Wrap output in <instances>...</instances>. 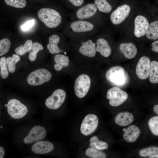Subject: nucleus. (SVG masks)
<instances>
[{
	"mask_svg": "<svg viewBox=\"0 0 158 158\" xmlns=\"http://www.w3.org/2000/svg\"><path fill=\"white\" fill-rule=\"evenodd\" d=\"M70 49L77 59H92L97 56L94 36L89 37L69 38Z\"/></svg>",
	"mask_w": 158,
	"mask_h": 158,
	"instance_id": "f257e3e1",
	"label": "nucleus"
},
{
	"mask_svg": "<svg viewBox=\"0 0 158 158\" xmlns=\"http://www.w3.org/2000/svg\"><path fill=\"white\" fill-rule=\"evenodd\" d=\"M99 27L93 23L82 20H71L65 28V33L69 38L89 37L96 35Z\"/></svg>",
	"mask_w": 158,
	"mask_h": 158,
	"instance_id": "f03ea898",
	"label": "nucleus"
},
{
	"mask_svg": "<svg viewBox=\"0 0 158 158\" xmlns=\"http://www.w3.org/2000/svg\"><path fill=\"white\" fill-rule=\"evenodd\" d=\"M102 14L94 3H89L74 10L70 14L69 17L71 20L87 21L99 27L101 23Z\"/></svg>",
	"mask_w": 158,
	"mask_h": 158,
	"instance_id": "7ed1b4c3",
	"label": "nucleus"
},
{
	"mask_svg": "<svg viewBox=\"0 0 158 158\" xmlns=\"http://www.w3.org/2000/svg\"><path fill=\"white\" fill-rule=\"evenodd\" d=\"M39 19L48 28L55 29L60 26L63 21L60 12L54 8H43L37 13Z\"/></svg>",
	"mask_w": 158,
	"mask_h": 158,
	"instance_id": "20e7f679",
	"label": "nucleus"
},
{
	"mask_svg": "<svg viewBox=\"0 0 158 158\" xmlns=\"http://www.w3.org/2000/svg\"><path fill=\"white\" fill-rule=\"evenodd\" d=\"M105 76L111 83L117 85H123L128 82V74L122 67L117 66L111 67L106 72Z\"/></svg>",
	"mask_w": 158,
	"mask_h": 158,
	"instance_id": "39448f33",
	"label": "nucleus"
},
{
	"mask_svg": "<svg viewBox=\"0 0 158 158\" xmlns=\"http://www.w3.org/2000/svg\"><path fill=\"white\" fill-rule=\"evenodd\" d=\"M92 80L88 74L83 73L75 79L74 83V91L76 96L79 98L84 97L90 90Z\"/></svg>",
	"mask_w": 158,
	"mask_h": 158,
	"instance_id": "423d86ee",
	"label": "nucleus"
},
{
	"mask_svg": "<svg viewBox=\"0 0 158 158\" xmlns=\"http://www.w3.org/2000/svg\"><path fill=\"white\" fill-rule=\"evenodd\" d=\"M52 76L51 73L47 70L40 68L31 72L28 75L27 81L30 85H40L49 81Z\"/></svg>",
	"mask_w": 158,
	"mask_h": 158,
	"instance_id": "0eeeda50",
	"label": "nucleus"
},
{
	"mask_svg": "<svg viewBox=\"0 0 158 158\" xmlns=\"http://www.w3.org/2000/svg\"><path fill=\"white\" fill-rule=\"evenodd\" d=\"M7 105L8 112L14 119L21 118L28 113V111L26 106L17 99H10Z\"/></svg>",
	"mask_w": 158,
	"mask_h": 158,
	"instance_id": "6e6552de",
	"label": "nucleus"
},
{
	"mask_svg": "<svg viewBox=\"0 0 158 158\" xmlns=\"http://www.w3.org/2000/svg\"><path fill=\"white\" fill-rule=\"evenodd\" d=\"M128 95L119 88L114 87L109 89L107 94V98L109 100V104L116 107L123 103L128 99Z\"/></svg>",
	"mask_w": 158,
	"mask_h": 158,
	"instance_id": "1a4fd4ad",
	"label": "nucleus"
},
{
	"mask_svg": "<svg viewBox=\"0 0 158 158\" xmlns=\"http://www.w3.org/2000/svg\"><path fill=\"white\" fill-rule=\"evenodd\" d=\"M66 97L65 91L62 89L55 90L45 101L46 107L51 109L59 108L64 102Z\"/></svg>",
	"mask_w": 158,
	"mask_h": 158,
	"instance_id": "9d476101",
	"label": "nucleus"
},
{
	"mask_svg": "<svg viewBox=\"0 0 158 158\" xmlns=\"http://www.w3.org/2000/svg\"><path fill=\"white\" fill-rule=\"evenodd\" d=\"M98 120L96 115L90 114L83 119L80 127L81 133L84 135L88 136L92 133L96 129Z\"/></svg>",
	"mask_w": 158,
	"mask_h": 158,
	"instance_id": "9b49d317",
	"label": "nucleus"
},
{
	"mask_svg": "<svg viewBox=\"0 0 158 158\" xmlns=\"http://www.w3.org/2000/svg\"><path fill=\"white\" fill-rule=\"evenodd\" d=\"M104 36L97 34L94 36L97 55L107 58L111 55L112 49L108 40Z\"/></svg>",
	"mask_w": 158,
	"mask_h": 158,
	"instance_id": "f8f14e48",
	"label": "nucleus"
},
{
	"mask_svg": "<svg viewBox=\"0 0 158 158\" xmlns=\"http://www.w3.org/2000/svg\"><path fill=\"white\" fill-rule=\"evenodd\" d=\"M130 11V6L127 4L118 7L110 14V20L111 23L114 25L120 24L128 16Z\"/></svg>",
	"mask_w": 158,
	"mask_h": 158,
	"instance_id": "ddd939ff",
	"label": "nucleus"
},
{
	"mask_svg": "<svg viewBox=\"0 0 158 158\" xmlns=\"http://www.w3.org/2000/svg\"><path fill=\"white\" fill-rule=\"evenodd\" d=\"M46 132L44 128L40 126L33 127L23 139L24 143L30 144L43 140L46 137Z\"/></svg>",
	"mask_w": 158,
	"mask_h": 158,
	"instance_id": "4468645a",
	"label": "nucleus"
},
{
	"mask_svg": "<svg viewBox=\"0 0 158 158\" xmlns=\"http://www.w3.org/2000/svg\"><path fill=\"white\" fill-rule=\"evenodd\" d=\"M151 61L146 56H143L139 59L137 64L135 72L138 77L141 80H145L149 76Z\"/></svg>",
	"mask_w": 158,
	"mask_h": 158,
	"instance_id": "2eb2a0df",
	"label": "nucleus"
},
{
	"mask_svg": "<svg viewBox=\"0 0 158 158\" xmlns=\"http://www.w3.org/2000/svg\"><path fill=\"white\" fill-rule=\"evenodd\" d=\"M149 25L147 18L142 15H138L134 20V34L138 38L144 36L145 33Z\"/></svg>",
	"mask_w": 158,
	"mask_h": 158,
	"instance_id": "dca6fc26",
	"label": "nucleus"
},
{
	"mask_svg": "<svg viewBox=\"0 0 158 158\" xmlns=\"http://www.w3.org/2000/svg\"><path fill=\"white\" fill-rule=\"evenodd\" d=\"M53 144L48 141H38L31 146L32 152L38 154H44L51 151L54 149Z\"/></svg>",
	"mask_w": 158,
	"mask_h": 158,
	"instance_id": "f3484780",
	"label": "nucleus"
},
{
	"mask_svg": "<svg viewBox=\"0 0 158 158\" xmlns=\"http://www.w3.org/2000/svg\"><path fill=\"white\" fill-rule=\"evenodd\" d=\"M140 133L139 128L135 125H132L124 129L123 137L126 142L132 143L138 138Z\"/></svg>",
	"mask_w": 158,
	"mask_h": 158,
	"instance_id": "a211bd4d",
	"label": "nucleus"
},
{
	"mask_svg": "<svg viewBox=\"0 0 158 158\" xmlns=\"http://www.w3.org/2000/svg\"><path fill=\"white\" fill-rule=\"evenodd\" d=\"M119 49L121 53L127 59L134 58L137 53V48L135 45L131 42L124 43L121 44Z\"/></svg>",
	"mask_w": 158,
	"mask_h": 158,
	"instance_id": "6ab92c4d",
	"label": "nucleus"
},
{
	"mask_svg": "<svg viewBox=\"0 0 158 158\" xmlns=\"http://www.w3.org/2000/svg\"><path fill=\"white\" fill-rule=\"evenodd\" d=\"M60 36L57 34H54L49 37V42L47 45V48L51 54H57L63 52L58 46L61 41Z\"/></svg>",
	"mask_w": 158,
	"mask_h": 158,
	"instance_id": "aec40b11",
	"label": "nucleus"
},
{
	"mask_svg": "<svg viewBox=\"0 0 158 158\" xmlns=\"http://www.w3.org/2000/svg\"><path fill=\"white\" fill-rule=\"evenodd\" d=\"M134 120L133 115L128 112H121L117 114L114 119L115 123L121 126H128Z\"/></svg>",
	"mask_w": 158,
	"mask_h": 158,
	"instance_id": "412c9836",
	"label": "nucleus"
},
{
	"mask_svg": "<svg viewBox=\"0 0 158 158\" xmlns=\"http://www.w3.org/2000/svg\"><path fill=\"white\" fill-rule=\"evenodd\" d=\"M54 61L55 63L54 68L56 71H60L65 67H68L70 64V59L66 54H58L54 56Z\"/></svg>",
	"mask_w": 158,
	"mask_h": 158,
	"instance_id": "4be33fe9",
	"label": "nucleus"
},
{
	"mask_svg": "<svg viewBox=\"0 0 158 158\" xmlns=\"http://www.w3.org/2000/svg\"><path fill=\"white\" fill-rule=\"evenodd\" d=\"M145 35L150 40H155L158 39V21H155L149 24Z\"/></svg>",
	"mask_w": 158,
	"mask_h": 158,
	"instance_id": "5701e85b",
	"label": "nucleus"
},
{
	"mask_svg": "<svg viewBox=\"0 0 158 158\" xmlns=\"http://www.w3.org/2000/svg\"><path fill=\"white\" fill-rule=\"evenodd\" d=\"M94 3L102 13H110L112 11V6L107 0H94Z\"/></svg>",
	"mask_w": 158,
	"mask_h": 158,
	"instance_id": "b1692460",
	"label": "nucleus"
},
{
	"mask_svg": "<svg viewBox=\"0 0 158 158\" xmlns=\"http://www.w3.org/2000/svg\"><path fill=\"white\" fill-rule=\"evenodd\" d=\"M149 81L152 84L158 83V61H151L149 76Z\"/></svg>",
	"mask_w": 158,
	"mask_h": 158,
	"instance_id": "393cba45",
	"label": "nucleus"
},
{
	"mask_svg": "<svg viewBox=\"0 0 158 158\" xmlns=\"http://www.w3.org/2000/svg\"><path fill=\"white\" fill-rule=\"evenodd\" d=\"M90 146L99 150H104L108 148V145L106 142L99 140L96 136H94L90 140Z\"/></svg>",
	"mask_w": 158,
	"mask_h": 158,
	"instance_id": "a878e982",
	"label": "nucleus"
},
{
	"mask_svg": "<svg viewBox=\"0 0 158 158\" xmlns=\"http://www.w3.org/2000/svg\"><path fill=\"white\" fill-rule=\"evenodd\" d=\"M20 57L17 54H13L12 57H8L6 59L9 71L11 73L14 72L16 64L20 60Z\"/></svg>",
	"mask_w": 158,
	"mask_h": 158,
	"instance_id": "bb28decb",
	"label": "nucleus"
},
{
	"mask_svg": "<svg viewBox=\"0 0 158 158\" xmlns=\"http://www.w3.org/2000/svg\"><path fill=\"white\" fill-rule=\"evenodd\" d=\"M32 44V42L31 40H28L25 42L23 45L16 48L15 52L18 55H23L30 50Z\"/></svg>",
	"mask_w": 158,
	"mask_h": 158,
	"instance_id": "cd10ccee",
	"label": "nucleus"
},
{
	"mask_svg": "<svg viewBox=\"0 0 158 158\" xmlns=\"http://www.w3.org/2000/svg\"><path fill=\"white\" fill-rule=\"evenodd\" d=\"M85 154L89 157L92 158H105L106 154L104 152L94 148H89L85 151Z\"/></svg>",
	"mask_w": 158,
	"mask_h": 158,
	"instance_id": "c85d7f7f",
	"label": "nucleus"
},
{
	"mask_svg": "<svg viewBox=\"0 0 158 158\" xmlns=\"http://www.w3.org/2000/svg\"><path fill=\"white\" fill-rule=\"evenodd\" d=\"M43 49V47L41 44L37 42H34L31 49L32 51L30 53L29 55L30 60L31 61H35L36 59L38 52Z\"/></svg>",
	"mask_w": 158,
	"mask_h": 158,
	"instance_id": "c756f323",
	"label": "nucleus"
},
{
	"mask_svg": "<svg viewBox=\"0 0 158 158\" xmlns=\"http://www.w3.org/2000/svg\"><path fill=\"white\" fill-rule=\"evenodd\" d=\"M158 154V147L152 146L142 149L139 152V154L141 157H149Z\"/></svg>",
	"mask_w": 158,
	"mask_h": 158,
	"instance_id": "7c9ffc66",
	"label": "nucleus"
},
{
	"mask_svg": "<svg viewBox=\"0 0 158 158\" xmlns=\"http://www.w3.org/2000/svg\"><path fill=\"white\" fill-rule=\"evenodd\" d=\"M148 126L152 133L158 136V116L151 117L148 121Z\"/></svg>",
	"mask_w": 158,
	"mask_h": 158,
	"instance_id": "2f4dec72",
	"label": "nucleus"
},
{
	"mask_svg": "<svg viewBox=\"0 0 158 158\" xmlns=\"http://www.w3.org/2000/svg\"><path fill=\"white\" fill-rule=\"evenodd\" d=\"M11 45L10 40L7 38H4L0 41V56L4 55L9 51Z\"/></svg>",
	"mask_w": 158,
	"mask_h": 158,
	"instance_id": "473e14b6",
	"label": "nucleus"
},
{
	"mask_svg": "<svg viewBox=\"0 0 158 158\" xmlns=\"http://www.w3.org/2000/svg\"><path fill=\"white\" fill-rule=\"evenodd\" d=\"M6 58L2 57L0 59V75L3 79L6 78L8 75Z\"/></svg>",
	"mask_w": 158,
	"mask_h": 158,
	"instance_id": "72a5a7b5",
	"label": "nucleus"
},
{
	"mask_svg": "<svg viewBox=\"0 0 158 158\" xmlns=\"http://www.w3.org/2000/svg\"><path fill=\"white\" fill-rule=\"evenodd\" d=\"M7 5L17 8H23L26 6L25 0H4Z\"/></svg>",
	"mask_w": 158,
	"mask_h": 158,
	"instance_id": "f704fd0d",
	"label": "nucleus"
},
{
	"mask_svg": "<svg viewBox=\"0 0 158 158\" xmlns=\"http://www.w3.org/2000/svg\"><path fill=\"white\" fill-rule=\"evenodd\" d=\"M71 9L76 10L84 5V0H67Z\"/></svg>",
	"mask_w": 158,
	"mask_h": 158,
	"instance_id": "c9c22d12",
	"label": "nucleus"
},
{
	"mask_svg": "<svg viewBox=\"0 0 158 158\" xmlns=\"http://www.w3.org/2000/svg\"><path fill=\"white\" fill-rule=\"evenodd\" d=\"M35 24V20L32 19L29 20L21 26V28L23 31H27L32 27Z\"/></svg>",
	"mask_w": 158,
	"mask_h": 158,
	"instance_id": "e433bc0d",
	"label": "nucleus"
},
{
	"mask_svg": "<svg viewBox=\"0 0 158 158\" xmlns=\"http://www.w3.org/2000/svg\"><path fill=\"white\" fill-rule=\"evenodd\" d=\"M151 47V50L152 51L158 53V40L152 43Z\"/></svg>",
	"mask_w": 158,
	"mask_h": 158,
	"instance_id": "4c0bfd02",
	"label": "nucleus"
},
{
	"mask_svg": "<svg viewBox=\"0 0 158 158\" xmlns=\"http://www.w3.org/2000/svg\"><path fill=\"white\" fill-rule=\"evenodd\" d=\"M5 153V150L2 147H0V158H2Z\"/></svg>",
	"mask_w": 158,
	"mask_h": 158,
	"instance_id": "58836bf2",
	"label": "nucleus"
},
{
	"mask_svg": "<svg viewBox=\"0 0 158 158\" xmlns=\"http://www.w3.org/2000/svg\"><path fill=\"white\" fill-rule=\"evenodd\" d=\"M154 112L158 115V104L154 105L153 107Z\"/></svg>",
	"mask_w": 158,
	"mask_h": 158,
	"instance_id": "ea45409f",
	"label": "nucleus"
},
{
	"mask_svg": "<svg viewBox=\"0 0 158 158\" xmlns=\"http://www.w3.org/2000/svg\"><path fill=\"white\" fill-rule=\"evenodd\" d=\"M149 158H158V154L154 155H151L149 157Z\"/></svg>",
	"mask_w": 158,
	"mask_h": 158,
	"instance_id": "a19ab883",
	"label": "nucleus"
},
{
	"mask_svg": "<svg viewBox=\"0 0 158 158\" xmlns=\"http://www.w3.org/2000/svg\"><path fill=\"white\" fill-rule=\"evenodd\" d=\"M0 127H1V128H2V126H0Z\"/></svg>",
	"mask_w": 158,
	"mask_h": 158,
	"instance_id": "79ce46f5",
	"label": "nucleus"
}]
</instances>
